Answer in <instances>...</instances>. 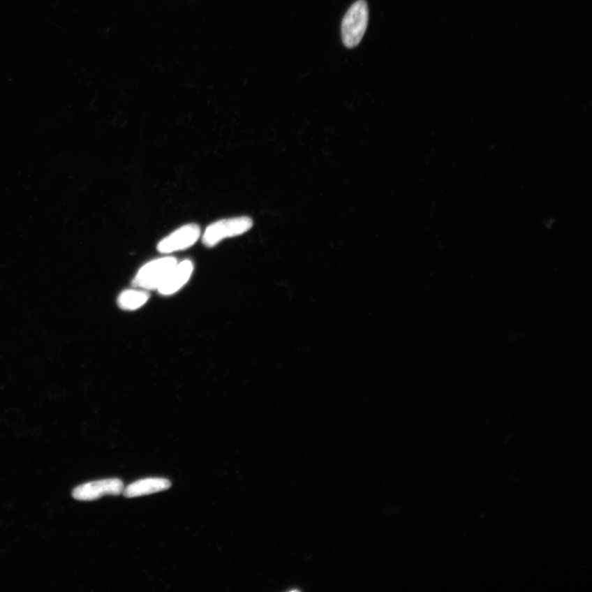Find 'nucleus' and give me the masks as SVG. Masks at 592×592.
Returning a JSON list of instances; mask_svg holds the SVG:
<instances>
[{
	"label": "nucleus",
	"instance_id": "nucleus-1",
	"mask_svg": "<svg viewBox=\"0 0 592 592\" xmlns=\"http://www.w3.org/2000/svg\"><path fill=\"white\" fill-rule=\"evenodd\" d=\"M369 22V8L364 0H358L346 12L341 23V37L346 47H356L363 39Z\"/></svg>",
	"mask_w": 592,
	"mask_h": 592
},
{
	"label": "nucleus",
	"instance_id": "nucleus-2",
	"mask_svg": "<svg viewBox=\"0 0 592 592\" xmlns=\"http://www.w3.org/2000/svg\"><path fill=\"white\" fill-rule=\"evenodd\" d=\"M253 224V220L248 216L216 221L206 229L202 235V243L208 248L214 247L221 240L247 232L252 228Z\"/></svg>",
	"mask_w": 592,
	"mask_h": 592
},
{
	"label": "nucleus",
	"instance_id": "nucleus-3",
	"mask_svg": "<svg viewBox=\"0 0 592 592\" xmlns=\"http://www.w3.org/2000/svg\"><path fill=\"white\" fill-rule=\"evenodd\" d=\"M177 263V259L172 257L161 258L147 263L134 277L133 286L142 290L158 289Z\"/></svg>",
	"mask_w": 592,
	"mask_h": 592
},
{
	"label": "nucleus",
	"instance_id": "nucleus-4",
	"mask_svg": "<svg viewBox=\"0 0 592 592\" xmlns=\"http://www.w3.org/2000/svg\"><path fill=\"white\" fill-rule=\"evenodd\" d=\"M124 489L119 479H105L83 484L74 489L73 497L77 501H92L105 496H119Z\"/></svg>",
	"mask_w": 592,
	"mask_h": 592
},
{
	"label": "nucleus",
	"instance_id": "nucleus-5",
	"mask_svg": "<svg viewBox=\"0 0 592 592\" xmlns=\"http://www.w3.org/2000/svg\"><path fill=\"white\" fill-rule=\"evenodd\" d=\"M201 230L196 224H188L161 240L157 249L160 253H170L193 246L200 238Z\"/></svg>",
	"mask_w": 592,
	"mask_h": 592
},
{
	"label": "nucleus",
	"instance_id": "nucleus-6",
	"mask_svg": "<svg viewBox=\"0 0 592 592\" xmlns=\"http://www.w3.org/2000/svg\"><path fill=\"white\" fill-rule=\"evenodd\" d=\"M193 272V263L191 260L177 262L157 290L163 295L177 293L191 279Z\"/></svg>",
	"mask_w": 592,
	"mask_h": 592
},
{
	"label": "nucleus",
	"instance_id": "nucleus-7",
	"mask_svg": "<svg viewBox=\"0 0 592 592\" xmlns=\"http://www.w3.org/2000/svg\"><path fill=\"white\" fill-rule=\"evenodd\" d=\"M171 487L170 481L164 478H147L135 481L124 489L126 498H135L165 491Z\"/></svg>",
	"mask_w": 592,
	"mask_h": 592
},
{
	"label": "nucleus",
	"instance_id": "nucleus-8",
	"mask_svg": "<svg viewBox=\"0 0 592 592\" xmlns=\"http://www.w3.org/2000/svg\"><path fill=\"white\" fill-rule=\"evenodd\" d=\"M149 299V294L140 288L124 290L118 297V305L124 311H136L140 309Z\"/></svg>",
	"mask_w": 592,
	"mask_h": 592
}]
</instances>
